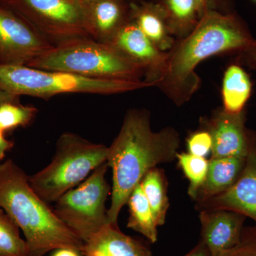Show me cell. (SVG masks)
Masks as SVG:
<instances>
[{
	"label": "cell",
	"mask_w": 256,
	"mask_h": 256,
	"mask_svg": "<svg viewBox=\"0 0 256 256\" xmlns=\"http://www.w3.org/2000/svg\"><path fill=\"white\" fill-rule=\"evenodd\" d=\"M255 41L246 23L235 12L207 10L194 30L176 40L168 52V68L156 88L175 106L184 105L201 86L198 65L214 56L240 53Z\"/></svg>",
	"instance_id": "obj_1"
},
{
	"label": "cell",
	"mask_w": 256,
	"mask_h": 256,
	"mask_svg": "<svg viewBox=\"0 0 256 256\" xmlns=\"http://www.w3.org/2000/svg\"><path fill=\"white\" fill-rule=\"evenodd\" d=\"M180 146V134L174 128L154 132L149 111H127L118 134L108 150L106 162L112 171V196L107 213L109 224L118 226L120 212L133 190L156 165L174 161Z\"/></svg>",
	"instance_id": "obj_2"
},
{
	"label": "cell",
	"mask_w": 256,
	"mask_h": 256,
	"mask_svg": "<svg viewBox=\"0 0 256 256\" xmlns=\"http://www.w3.org/2000/svg\"><path fill=\"white\" fill-rule=\"evenodd\" d=\"M0 207L22 230L28 256H44L60 248L82 252L84 242L34 191L28 176L12 160L0 163Z\"/></svg>",
	"instance_id": "obj_3"
},
{
	"label": "cell",
	"mask_w": 256,
	"mask_h": 256,
	"mask_svg": "<svg viewBox=\"0 0 256 256\" xmlns=\"http://www.w3.org/2000/svg\"><path fill=\"white\" fill-rule=\"evenodd\" d=\"M28 66L88 78L140 82L144 70L109 44L90 37L73 38L54 46Z\"/></svg>",
	"instance_id": "obj_4"
},
{
	"label": "cell",
	"mask_w": 256,
	"mask_h": 256,
	"mask_svg": "<svg viewBox=\"0 0 256 256\" xmlns=\"http://www.w3.org/2000/svg\"><path fill=\"white\" fill-rule=\"evenodd\" d=\"M149 87L143 80L88 78L28 66L0 64V89L18 96H28L47 100L60 94L114 95Z\"/></svg>",
	"instance_id": "obj_5"
},
{
	"label": "cell",
	"mask_w": 256,
	"mask_h": 256,
	"mask_svg": "<svg viewBox=\"0 0 256 256\" xmlns=\"http://www.w3.org/2000/svg\"><path fill=\"white\" fill-rule=\"evenodd\" d=\"M108 150V146L90 142L75 133L64 132L57 140L50 164L28 176L30 185L44 201L56 203L107 161Z\"/></svg>",
	"instance_id": "obj_6"
},
{
	"label": "cell",
	"mask_w": 256,
	"mask_h": 256,
	"mask_svg": "<svg viewBox=\"0 0 256 256\" xmlns=\"http://www.w3.org/2000/svg\"><path fill=\"white\" fill-rule=\"evenodd\" d=\"M107 162L96 168L76 188L56 202V216L82 242H86L108 225L106 202L110 193L106 181Z\"/></svg>",
	"instance_id": "obj_7"
},
{
	"label": "cell",
	"mask_w": 256,
	"mask_h": 256,
	"mask_svg": "<svg viewBox=\"0 0 256 256\" xmlns=\"http://www.w3.org/2000/svg\"><path fill=\"white\" fill-rule=\"evenodd\" d=\"M0 2L24 18L53 46L73 38L90 37L84 9L70 0H0Z\"/></svg>",
	"instance_id": "obj_8"
},
{
	"label": "cell",
	"mask_w": 256,
	"mask_h": 256,
	"mask_svg": "<svg viewBox=\"0 0 256 256\" xmlns=\"http://www.w3.org/2000/svg\"><path fill=\"white\" fill-rule=\"evenodd\" d=\"M53 46L24 18L0 2V64L28 66Z\"/></svg>",
	"instance_id": "obj_9"
},
{
	"label": "cell",
	"mask_w": 256,
	"mask_h": 256,
	"mask_svg": "<svg viewBox=\"0 0 256 256\" xmlns=\"http://www.w3.org/2000/svg\"><path fill=\"white\" fill-rule=\"evenodd\" d=\"M249 148L242 174L226 191L196 203L198 212L228 210L254 220L256 225V131L248 129Z\"/></svg>",
	"instance_id": "obj_10"
},
{
	"label": "cell",
	"mask_w": 256,
	"mask_h": 256,
	"mask_svg": "<svg viewBox=\"0 0 256 256\" xmlns=\"http://www.w3.org/2000/svg\"><path fill=\"white\" fill-rule=\"evenodd\" d=\"M110 44L143 69V82L150 86H158L164 78L168 52L158 48L131 20L120 28Z\"/></svg>",
	"instance_id": "obj_11"
},
{
	"label": "cell",
	"mask_w": 256,
	"mask_h": 256,
	"mask_svg": "<svg viewBox=\"0 0 256 256\" xmlns=\"http://www.w3.org/2000/svg\"><path fill=\"white\" fill-rule=\"evenodd\" d=\"M246 114V110L234 114L220 108L210 118L202 120L204 129L212 137L210 158H246L249 148Z\"/></svg>",
	"instance_id": "obj_12"
},
{
	"label": "cell",
	"mask_w": 256,
	"mask_h": 256,
	"mask_svg": "<svg viewBox=\"0 0 256 256\" xmlns=\"http://www.w3.org/2000/svg\"><path fill=\"white\" fill-rule=\"evenodd\" d=\"M246 217L228 210L200 212L201 240L212 256H220L240 242Z\"/></svg>",
	"instance_id": "obj_13"
},
{
	"label": "cell",
	"mask_w": 256,
	"mask_h": 256,
	"mask_svg": "<svg viewBox=\"0 0 256 256\" xmlns=\"http://www.w3.org/2000/svg\"><path fill=\"white\" fill-rule=\"evenodd\" d=\"M88 10V14L84 12L88 34L101 43L110 44L118 32L130 21L127 9L120 0H94Z\"/></svg>",
	"instance_id": "obj_14"
},
{
	"label": "cell",
	"mask_w": 256,
	"mask_h": 256,
	"mask_svg": "<svg viewBox=\"0 0 256 256\" xmlns=\"http://www.w3.org/2000/svg\"><path fill=\"white\" fill-rule=\"evenodd\" d=\"M80 252L82 256H153L150 249L142 242L112 224L106 226L84 242Z\"/></svg>",
	"instance_id": "obj_15"
},
{
	"label": "cell",
	"mask_w": 256,
	"mask_h": 256,
	"mask_svg": "<svg viewBox=\"0 0 256 256\" xmlns=\"http://www.w3.org/2000/svg\"><path fill=\"white\" fill-rule=\"evenodd\" d=\"M130 20L160 50L169 52L174 46L176 38L171 34L164 8L159 2L132 3Z\"/></svg>",
	"instance_id": "obj_16"
},
{
	"label": "cell",
	"mask_w": 256,
	"mask_h": 256,
	"mask_svg": "<svg viewBox=\"0 0 256 256\" xmlns=\"http://www.w3.org/2000/svg\"><path fill=\"white\" fill-rule=\"evenodd\" d=\"M245 163L246 158H210L206 178L194 198L196 203L206 201L232 188L242 174Z\"/></svg>",
	"instance_id": "obj_17"
},
{
	"label": "cell",
	"mask_w": 256,
	"mask_h": 256,
	"mask_svg": "<svg viewBox=\"0 0 256 256\" xmlns=\"http://www.w3.org/2000/svg\"><path fill=\"white\" fill-rule=\"evenodd\" d=\"M252 92V80L244 66L236 62L230 64L222 79V108L230 114L242 112L246 110Z\"/></svg>",
	"instance_id": "obj_18"
},
{
	"label": "cell",
	"mask_w": 256,
	"mask_h": 256,
	"mask_svg": "<svg viewBox=\"0 0 256 256\" xmlns=\"http://www.w3.org/2000/svg\"><path fill=\"white\" fill-rule=\"evenodd\" d=\"M164 8L170 32L176 40L188 36L202 15L194 0H158Z\"/></svg>",
	"instance_id": "obj_19"
},
{
	"label": "cell",
	"mask_w": 256,
	"mask_h": 256,
	"mask_svg": "<svg viewBox=\"0 0 256 256\" xmlns=\"http://www.w3.org/2000/svg\"><path fill=\"white\" fill-rule=\"evenodd\" d=\"M127 204L130 212L128 228L142 234L152 244L156 242L158 237V226L140 183L133 190Z\"/></svg>",
	"instance_id": "obj_20"
},
{
	"label": "cell",
	"mask_w": 256,
	"mask_h": 256,
	"mask_svg": "<svg viewBox=\"0 0 256 256\" xmlns=\"http://www.w3.org/2000/svg\"><path fill=\"white\" fill-rule=\"evenodd\" d=\"M140 185L149 202L156 225H164L170 207L168 183L164 171L160 168H152L144 175Z\"/></svg>",
	"instance_id": "obj_21"
},
{
	"label": "cell",
	"mask_w": 256,
	"mask_h": 256,
	"mask_svg": "<svg viewBox=\"0 0 256 256\" xmlns=\"http://www.w3.org/2000/svg\"><path fill=\"white\" fill-rule=\"evenodd\" d=\"M18 229L12 218L0 210V256H28V244L20 237Z\"/></svg>",
	"instance_id": "obj_22"
},
{
	"label": "cell",
	"mask_w": 256,
	"mask_h": 256,
	"mask_svg": "<svg viewBox=\"0 0 256 256\" xmlns=\"http://www.w3.org/2000/svg\"><path fill=\"white\" fill-rule=\"evenodd\" d=\"M178 165L190 182L188 194L194 200L198 188L204 182L208 172L210 160L188 152H178L176 156Z\"/></svg>",
	"instance_id": "obj_23"
},
{
	"label": "cell",
	"mask_w": 256,
	"mask_h": 256,
	"mask_svg": "<svg viewBox=\"0 0 256 256\" xmlns=\"http://www.w3.org/2000/svg\"><path fill=\"white\" fill-rule=\"evenodd\" d=\"M38 112L33 106L20 102H6L0 106V129L6 132L14 128L28 126Z\"/></svg>",
	"instance_id": "obj_24"
},
{
	"label": "cell",
	"mask_w": 256,
	"mask_h": 256,
	"mask_svg": "<svg viewBox=\"0 0 256 256\" xmlns=\"http://www.w3.org/2000/svg\"><path fill=\"white\" fill-rule=\"evenodd\" d=\"M220 256H256V225L244 226L240 242Z\"/></svg>",
	"instance_id": "obj_25"
},
{
	"label": "cell",
	"mask_w": 256,
	"mask_h": 256,
	"mask_svg": "<svg viewBox=\"0 0 256 256\" xmlns=\"http://www.w3.org/2000/svg\"><path fill=\"white\" fill-rule=\"evenodd\" d=\"M188 152L202 158H206L212 152V140L206 130L192 133L186 139Z\"/></svg>",
	"instance_id": "obj_26"
},
{
	"label": "cell",
	"mask_w": 256,
	"mask_h": 256,
	"mask_svg": "<svg viewBox=\"0 0 256 256\" xmlns=\"http://www.w3.org/2000/svg\"><path fill=\"white\" fill-rule=\"evenodd\" d=\"M236 62L242 66L256 70V38L252 46L237 54Z\"/></svg>",
	"instance_id": "obj_27"
},
{
	"label": "cell",
	"mask_w": 256,
	"mask_h": 256,
	"mask_svg": "<svg viewBox=\"0 0 256 256\" xmlns=\"http://www.w3.org/2000/svg\"><path fill=\"white\" fill-rule=\"evenodd\" d=\"M233 0H208V10L222 13L233 12Z\"/></svg>",
	"instance_id": "obj_28"
},
{
	"label": "cell",
	"mask_w": 256,
	"mask_h": 256,
	"mask_svg": "<svg viewBox=\"0 0 256 256\" xmlns=\"http://www.w3.org/2000/svg\"><path fill=\"white\" fill-rule=\"evenodd\" d=\"M4 131L0 129V160L4 159L6 152L12 148L14 143L5 138Z\"/></svg>",
	"instance_id": "obj_29"
},
{
	"label": "cell",
	"mask_w": 256,
	"mask_h": 256,
	"mask_svg": "<svg viewBox=\"0 0 256 256\" xmlns=\"http://www.w3.org/2000/svg\"><path fill=\"white\" fill-rule=\"evenodd\" d=\"M185 256H212L206 246L202 240Z\"/></svg>",
	"instance_id": "obj_30"
},
{
	"label": "cell",
	"mask_w": 256,
	"mask_h": 256,
	"mask_svg": "<svg viewBox=\"0 0 256 256\" xmlns=\"http://www.w3.org/2000/svg\"><path fill=\"white\" fill-rule=\"evenodd\" d=\"M52 256H82V252L70 248H60L53 250Z\"/></svg>",
	"instance_id": "obj_31"
},
{
	"label": "cell",
	"mask_w": 256,
	"mask_h": 256,
	"mask_svg": "<svg viewBox=\"0 0 256 256\" xmlns=\"http://www.w3.org/2000/svg\"><path fill=\"white\" fill-rule=\"evenodd\" d=\"M6 102H20V96L0 89V106Z\"/></svg>",
	"instance_id": "obj_32"
},
{
	"label": "cell",
	"mask_w": 256,
	"mask_h": 256,
	"mask_svg": "<svg viewBox=\"0 0 256 256\" xmlns=\"http://www.w3.org/2000/svg\"><path fill=\"white\" fill-rule=\"evenodd\" d=\"M194 1L196 2L197 5H198L200 12H201L202 16H203L205 12L208 10V0H194Z\"/></svg>",
	"instance_id": "obj_33"
},
{
	"label": "cell",
	"mask_w": 256,
	"mask_h": 256,
	"mask_svg": "<svg viewBox=\"0 0 256 256\" xmlns=\"http://www.w3.org/2000/svg\"><path fill=\"white\" fill-rule=\"evenodd\" d=\"M70 1L74 2H76V1H78V2H88V0H70Z\"/></svg>",
	"instance_id": "obj_34"
},
{
	"label": "cell",
	"mask_w": 256,
	"mask_h": 256,
	"mask_svg": "<svg viewBox=\"0 0 256 256\" xmlns=\"http://www.w3.org/2000/svg\"><path fill=\"white\" fill-rule=\"evenodd\" d=\"M252 1H254L255 2H256V0H252Z\"/></svg>",
	"instance_id": "obj_35"
}]
</instances>
